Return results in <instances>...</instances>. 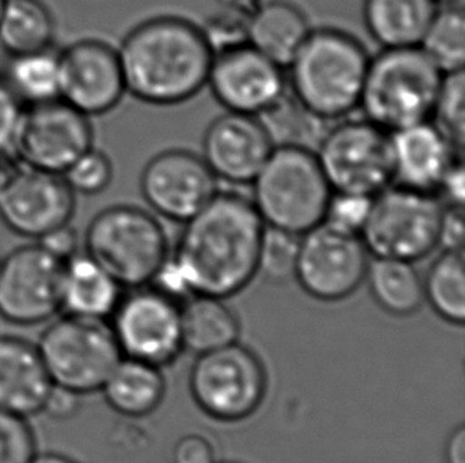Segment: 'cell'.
<instances>
[{
	"label": "cell",
	"mask_w": 465,
	"mask_h": 463,
	"mask_svg": "<svg viewBox=\"0 0 465 463\" xmlns=\"http://www.w3.org/2000/svg\"><path fill=\"white\" fill-rule=\"evenodd\" d=\"M183 224L169 257L189 295L229 299L258 276L265 224L252 201L235 192H218Z\"/></svg>",
	"instance_id": "1"
},
{
	"label": "cell",
	"mask_w": 465,
	"mask_h": 463,
	"mask_svg": "<svg viewBox=\"0 0 465 463\" xmlns=\"http://www.w3.org/2000/svg\"><path fill=\"white\" fill-rule=\"evenodd\" d=\"M118 56L126 94L148 105L172 107L207 86L214 51L199 25L157 16L127 34Z\"/></svg>",
	"instance_id": "2"
},
{
	"label": "cell",
	"mask_w": 465,
	"mask_h": 463,
	"mask_svg": "<svg viewBox=\"0 0 465 463\" xmlns=\"http://www.w3.org/2000/svg\"><path fill=\"white\" fill-rule=\"evenodd\" d=\"M371 57L358 38L339 29H312L290 64L291 94L312 113L335 121L359 108Z\"/></svg>",
	"instance_id": "3"
},
{
	"label": "cell",
	"mask_w": 465,
	"mask_h": 463,
	"mask_svg": "<svg viewBox=\"0 0 465 463\" xmlns=\"http://www.w3.org/2000/svg\"><path fill=\"white\" fill-rule=\"evenodd\" d=\"M445 74L420 46L388 48L371 59L359 108L386 132L432 121Z\"/></svg>",
	"instance_id": "4"
},
{
	"label": "cell",
	"mask_w": 465,
	"mask_h": 463,
	"mask_svg": "<svg viewBox=\"0 0 465 463\" xmlns=\"http://www.w3.org/2000/svg\"><path fill=\"white\" fill-rule=\"evenodd\" d=\"M252 205L267 227L303 235L326 218L332 189L313 151L280 146L252 182Z\"/></svg>",
	"instance_id": "5"
},
{
	"label": "cell",
	"mask_w": 465,
	"mask_h": 463,
	"mask_svg": "<svg viewBox=\"0 0 465 463\" xmlns=\"http://www.w3.org/2000/svg\"><path fill=\"white\" fill-rule=\"evenodd\" d=\"M82 250L124 289L152 284L170 256L161 222L133 205H114L95 214L84 232Z\"/></svg>",
	"instance_id": "6"
},
{
	"label": "cell",
	"mask_w": 465,
	"mask_h": 463,
	"mask_svg": "<svg viewBox=\"0 0 465 463\" xmlns=\"http://www.w3.org/2000/svg\"><path fill=\"white\" fill-rule=\"evenodd\" d=\"M443 212L434 192L391 184L373 197L359 237L375 259L415 263L439 248Z\"/></svg>",
	"instance_id": "7"
},
{
	"label": "cell",
	"mask_w": 465,
	"mask_h": 463,
	"mask_svg": "<svg viewBox=\"0 0 465 463\" xmlns=\"http://www.w3.org/2000/svg\"><path fill=\"white\" fill-rule=\"evenodd\" d=\"M37 348L53 384L82 397L101 392L123 359L108 320L64 313L46 322Z\"/></svg>",
	"instance_id": "8"
},
{
	"label": "cell",
	"mask_w": 465,
	"mask_h": 463,
	"mask_svg": "<svg viewBox=\"0 0 465 463\" xmlns=\"http://www.w3.org/2000/svg\"><path fill=\"white\" fill-rule=\"evenodd\" d=\"M269 378L254 350L235 341L197 354L189 371V392L197 408L220 422H240L258 411Z\"/></svg>",
	"instance_id": "9"
},
{
	"label": "cell",
	"mask_w": 465,
	"mask_h": 463,
	"mask_svg": "<svg viewBox=\"0 0 465 463\" xmlns=\"http://www.w3.org/2000/svg\"><path fill=\"white\" fill-rule=\"evenodd\" d=\"M314 154L332 192L375 197L394 182L391 133L367 119L329 127Z\"/></svg>",
	"instance_id": "10"
},
{
	"label": "cell",
	"mask_w": 465,
	"mask_h": 463,
	"mask_svg": "<svg viewBox=\"0 0 465 463\" xmlns=\"http://www.w3.org/2000/svg\"><path fill=\"white\" fill-rule=\"evenodd\" d=\"M369 256L358 233L322 221L301 235L294 280L314 300H345L365 281Z\"/></svg>",
	"instance_id": "11"
},
{
	"label": "cell",
	"mask_w": 465,
	"mask_h": 463,
	"mask_svg": "<svg viewBox=\"0 0 465 463\" xmlns=\"http://www.w3.org/2000/svg\"><path fill=\"white\" fill-rule=\"evenodd\" d=\"M108 322L124 357L163 369L184 350L178 301L152 284L123 294Z\"/></svg>",
	"instance_id": "12"
},
{
	"label": "cell",
	"mask_w": 465,
	"mask_h": 463,
	"mask_svg": "<svg viewBox=\"0 0 465 463\" xmlns=\"http://www.w3.org/2000/svg\"><path fill=\"white\" fill-rule=\"evenodd\" d=\"M93 146L91 118L57 99L25 108L13 151L25 167L63 175Z\"/></svg>",
	"instance_id": "13"
},
{
	"label": "cell",
	"mask_w": 465,
	"mask_h": 463,
	"mask_svg": "<svg viewBox=\"0 0 465 463\" xmlns=\"http://www.w3.org/2000/svg\"><path fill=\"white\" fill-rule=\"evenodd\" d=\"M59 262L37 243L25 244L2 259L0 318L13 326H42L61 313Z\"/></svg>",
	"instance_id": "14"
},
{
	"label": "cell",
	"mask_w": 465,
	"mask_h": 463,
	"mask_svg": "<svg viewBox=\"0 0 465 463\" xmlns=\"http://www.w3.org/2000/svg\"><path fill=\"white\" fill-rule=\"evenodd\" d=\"M59 99L88 118L107 114L126 94L118 50L97 38H83L57 51Z\"/></svg>",
	"instance_id": "15"
},
{
	"label": "cell",
	"mask_w": 465,
	"mask_h": 463,
	"mask_svg": "<svg viewBox=\"0 0 465 463\" xmlns=\"http://www.w3.org/2000/svg\"><path fill=\"white\" fill-rule=\"evenodd\" d=\"M76 210V194L63 175L25 167L0 186V221L19 237L37 240L67 224Z\"/></svg>",
	"instance_id": "16"
},
{
	"label": "cell",
	"mask_w": 465,
	"mask_h": 463,
	"mask_svg": "<svg viewBox=\"0 0 465 463\" xmlns=\"http://www.w3.org/2000/svg\"><path fill=\"white\" fill-rule=\"evenodd\" d=\"M140 192L154 213L183 224L218 194V178L202 156L186 150L163 151L146 163Z\"/></svg>",
	"instance_id": "17"
},
{
	"label": "cell",
	"mask_w": 465,
	"mask_h": 463,
	"mask_svg": "<svg viewBox=\"0 0 465 463\" xmlns=\"http://www.w3.org/2000/svg\"><path fill=\"white\" fill-rule=\"evenodd\" d=\"M207 86L226 112L259 116L288 91L284 69L242 44L214 53Z\"/></svg>",
	"instance_id": "18"
},
{
	"label": "cell",
	"mask_w": 465,
	"mask_h": 463,
	"mask_svg": "<svg viewBox=\"0 0 465 463\" xmlns=\"http://www.w3.org/2000/svg\"><path fill=\"white\" fill-rule=\"evenodd\" d=\"M273 151L258 116L226 112L208 125L202 142V159L218 180L252 184Z\"/></svg>",
	"instance_id": "19"
},
{
	"label": "cell",
	"mask_w": 465,
	"mask_h": 463,
	"mask_svg": "<svg viewBox=\"0 0 465 463\" xmlns=\"http://www.w3.org/2000/svg\"><path fill=\"white\" fill-rule=\"evenodd\" d=\"M391 150L394 182L434 194L448 170L460 159V151L432 121L392 132Z\"/></svg>",
	"instance_id": "20"
},
{
	"label": "cell",
	"mask_w": 465,
	"mask_h": 463,
	"mask_svg": "<svg viewBox=\"0 0 465 463\" xmlns=\"http://www.w3.org/2000/svg\"><path fill=\"white\" fill-rule=\"evenodd\" d=\"M51 388L37 345L13 335L0 337V409L31 419L42 414Z\"/></svg>",
	"instance_id": "21"
},
{
	"label": "cell",
	"mask_w": 465,
	"mask_h": 463,
	"mask_svg": "<svg viewBox=\"0 0 465 463\" xmlns=\"http://www.w3.org/2000/svg\"><path fill=\"white\" fill-rule=\"evenodd\" d=\"M124 288L84 251L63 262L61 271V313L110 320L120 303Z\"/></svg>",
	"instance_id": "22"
},
{
	"label": "cell",
	"mask_w": 465,
	"mask_h": 463,
	"mask_svg": "<svg viewBox=\"0 0 465 463\" xmlns=\"http://www.w3.org/2000/svg\"><path fill=\"white\" fill-rule=\"evenodd\" d=\"M310 32L309 19L299 6L286 0H269L248 19L246 44L286 70Z\"/></svg>",
	"instance_id": "23"
},
{
	"label": "cell",
	"mask_w": 465,
	"mask_h": 463,
	"mask_svg": "<svg viewBox=\"0 0 465 463\" xmlns=\"http://www.w3.org/2000/svg\"><path fill=\"white\" fill-rule=\"evenodd\" d=\"M439 5L435 0H364L365 29L388 48L420 46Z\"/></svg>",
	"instance_id": "24"
},
{
	"label": "cell",
	"mask_w": 465,
	"mask_h": 463,
	"mask_svg": "<svg viewBox=\"0 0 465 463\" xmlns=\"http://www.w3.org/2000/svg\"><path fill=\"white\" fill-rule=\"evenodd\" d=\"M108 407L124 418L140 419L154 413L165 395L163 369L124 357L101 389Z\"/></svg>",
	"instance_id": "25"
},
{
	"label": "cell",
	"mask_w": 465,
	"mask_h": 463,
	"mask_svg": "<svg viewBox=\"0 0 465 463\" xmlns=\"http://www.w3.org/2000/svg\"><path fill=\"white\" fill-rule=\"evenodd\" d=\"M180 313L184 350L203 354L239 341V318L226 299L191 295Z\"/></svg>",
	"instance_id": "26"
},
{
	"label": "cell",
	"mask_w": 465,
	"mask_h": 463,
	"mask_svg": "<svg viewBox=\"0 0 465 463\" xmlns=\"http://www.w3.org/2000/svg\"><path fill=\"white\" fill-rule=\"evenodd\" d=\"M56 19L42 0H5L0 13V46L8 56L54 46Z\"/></svg>",
	"instance_id": "27"
},
{
	"label": "cell",
	"mask_w": 465,
	"mask_h": 463,
	"mask_svg": "<svg viewBox=\"0 0 465 463\" xmlns=\"http://www.w3.org/2000/svg\"><path fill=\"white\" fill-rule=\"evenodd\" d=\"M365 280L380 308L392 316L415 314L424 305L422 276L415 263L397 259H375L369 263Z\"/></svg>",
	"instance_id": "28"
},
{
	"label": "cell",
	"mask_w": 465,
	"mask_h": 463,
	"mask_svg": "<svg viewBox=\"0 0 465 463\" xmlns=\"http://www.w3.org/2000/svg\"><path fill=\"white\" fill-rule=\"evenodd\" d=\"M4 82L25 107L59 99V54L54 48L10 56Z\"/></svg>",
	"instance_id": "29"
},
{
	"label": "cell",
	"mask_w": 465,
	"mask_h": 463,
	"mask_svg": "<svg viewBox=\"0 0 465 463\" xmlns=\"http://www.w3.org/2000/svg\"><path fill=\"white\" fill-rule=\"evenodd\" d=\"M273 148L296 146L316 151L326 135V119L320 118L303 107L292 94H286L258 116Z\"/></svg>",
	"instance_id": "30"
},
{
	"label": "cell",
	"mask_w": 465,
	"mask_h": 463,
	"mask_svg": "<svg viewBox=\"0 0 465 463\" xmlns=\"http://www.w3.org/2000/svg\"><path fill=\"white\" fill-rule=\"evenodd\" d=\"M424 301L440 320L453 326L465 322V262L462 251H441L422 278Z\"/></svg>",
	"instance_id": "31"
},
{
	"label": "cell",
	"mask_w": 465,
	"mask_h": 463,
	"mask_svg": "<svg viewBox=\"0 0 465 463\" xmlns=\"http://www.w3.org/2000/svg\"><path fill=\"white\" fill-rule=\"evenodd\" d=\"M420 48L443 74L464 70V12L453 5H447L441 10L439 8L422 37Z\"/></svg>",
	"instance_id": "32"
},
{
	"label": "cell",
	"mask_w": 465,
	"mask_h": 463,
	"mask_svg": "<svg viewBox=\"0 0 465 463\" xmlns=\"http://www.w3.org/2000/svg\"><path fill=\"white\" fill-rule=\"evenodd\" d=\"M301 235L265 226L259 250L258 275L272 282L294 280Z\"/></svg>",
	"instance_id": "33"
},
{
	"label": "cell",
	"mask_w": 465,
	"mask_h": 463,
	"mask_svg": "<svg viewBox=\"0 0 465 463\" xmlns=\"http://www.w3.org/2000/svg\"><path fill=\"white\" fill-rule=\"evenodd\" d=\"M432 123L447 135L448 140L458 150H462L465 137L464 70L445 74L443 76Z\"/></svg>",
	"instance_id": "34"
},
{
	"label": "cell",
	"mask_w": 465,
	"mask_h": 463,
	"mask_svg": "<svg viewBox=\"0 0 465 463\" xmlns=\"http://www.w3.org/2000/svg\"><path fill=\"white\" fill-rule=\"evenodd\" d=\"M63 178L75 194H101L114 180V163L104 151L93 146L70 163Z\"/></svg>",
	"instance_id": "35"
},
{
	"label": "cell",
	"mask_w": 465,
	"mask_h": 463,
	"mask_svg": "<svg viewBox=\"0 0 465 463\" xmlns=\"http://www.w3.org/2000/svg\"><path fill=\"white\" fill-rule=\"evenodd\" d=\"M37 452L29 419L0 409V463H29Z\"/></svg>",
	"instance_id": "36"
},
{
	"label": "cell",
	"mask_w": 465,
	"mask_h": 463,
	"mask_svg": "<svg viewBox=\"0 0 465 463\" xmlns=\"http://www.w3.org/2000/svg\"><path fill=\"white\" fill-rule=\"evenodd\" d=\"M371 202L373 197L369 195L332 192L324 221L359 235L371 213Z\"/></svg>",
	"instance_id": "37"
},
{
	"label": "cell",
	"mask_w": 465,
	"mask_h": 463,
	"mask_svg": "<svg viewBox=\"0 0 465 463\" xmlns=\"http://www.w3.org/2000/svg\"><path fill=\"white\" fill-rule=\"evenodd\" d=\"M25 108L0 76V156L6 153H15L13 146L18 135Z\"/></svg>",
	"instance_id": "38"
},
{
	"label": "cell",
	"mask_w": 465,
	"mask_h": 463,
	"mask_svg": "<svg viewBox=\"0 0 465 463\" xmlns=\"http://www.w3.org/2000/svg\"><path fill=\"white\" fill-rule=\"evenodd\" d=\"M35 243L45 252H48L51 257L57 259L59 262H65L67 259L75 256L76 252L82 251L80 233L70 222L46 232L42 237L35 240Z\"/></svg>",
	"instance_id": "39"
},
{
	"label": "cell",
	"mask_w": 465,
	"mask_h": 463,
	"mask_svg": "<svg viewBox=\"0 0 465 463\" xmlns=\"http://www.w3.org/2000/svg\"><path fill=\"white\" fill-rule=\"evenodd\" d=\"M216 451L207 437L189 433L176 441L172 451V463H214Z\"/></svg>",
	"instance_id": "40"
},
{
	"label": "cell",
	"mask_w": 465,
	"mask_h": 463,
	"mask_svg": "<svg viewBox=\"0 0 465 463\" xmlns=\"http://www.w3.org/2000/svg\"><path fill=\"white\" fill-rule=\"evenodd\" d=\"M82 399V395L53 384L50 394L45 400L42 414L51 420H70L80 411Z\"/></svg>",
	"instance_id": "41"
},
{
	"label": "cell",
	"mask_w": 465,
	"mask_h": 463,
	"mask_svg": "<svg viewBox=\"0 0 465 463\" xmlns=\"http://www.w3.org/2000/svg\"><path fill=\"white\" fill-rule=\"evenodd\" d=\"M464 232V208L445 207L439 233V248L441 251H462Z\"/></svg>",
	"instance_id": "42"
},
{
	"label": "cell",
	"mask_w": 465,
	"mask_h": 463,
	"mask_svg": "<svg viewBox=\"0 0 465 463\" xmlns=\"http://www.w3.org/2000/svg\"><path fill=\"white\" fill-rule=\"evenodd\" d=\"M437 195L440 197L445 207L464 208L465 201V175L462 161L458 159L443 176L440 186L437 189Z\"/></svg>",
	"instance_id": "43"
},
{
	"label": "cell",
	"mask_w": 465,
	"mask_h": 463,
	"mask_svg": "<svg viewBox=\"0 0 465 463\" xmlns=\"http://www.w3.org/2000/svg\"><path fill=\"white\" fill-rule=\"evenodd\" d=\"M445 460L447 463H465V427L454 429L448 437L445 446Z\"/></svg>",
	"instance_id": "44"
},
{
	"label": "cell",
	"mask_w": 465,
	"mask_h": 463,
	"mask_svg": "<svg viewBox=\"0 0 465 463\" xmlns=\"http://www.w3.org/2000/svg\"><path fill=\"white\" fill-rule=\"evenodd\" d=\"M220 4L223 12L232 13L248 21L262 2L261 0H220Z\"/></svg>",
	"instance_id": "45"
},
{
	"label": "cell",
	"mask_w": 465,
	"mask_h": 463,
	"mask_svg": "<svg viewBox=\"0 0 465 463\" xmlns=\"http://www.w3.org/2000/svg\"><path fill=\"white\" fill-rule=\"evenodd\" d=\"M29 463H84L78 458L63 454V452L48 451L37 452Z\"/></svg>",
	"instance_id": "46"
},
{
	"label": "cell",
	"mask_w": 465,
	"mask_h": 463,
	"mask_svg": "<svg viewBox=\"0 0 465 463\" xmlns=\"http://www.w3.org/2000/svg\"><path fill=\"white\" fill-rule=\"evenodd\" d=\"M456 2H460V0H435V4L437 5H453Z\"/></svg>",
	"instance_id": "47"
},
{
	"label": "cell",
	"mask_w": 465,
	"mask_h": 463,
	"mask_svg": "<svg viewBox=\"0 0 465 463\" xmlns=\"http://www.w3.org/2000/svg\"><path fill=\"white\" fill-rule=\"evenodd\" d=\"M4 4H5V0H0V13H2V8H4Z\"/></svg>",
	"instance_id": "48"
},
{
	"label": "cell",
	"mask_w": 465,
	"mask_h": 463,
	"mask_svg": "<svg viewBox=\"0 0 465 463\" xmlns=\"http://www.w3.org/2000/svg\"><path fill=\"white\" fill-rule=\"evenodd\" d=\"M214 463H240V462H229V460H226V462H218V460H216V462Z\"/></svg>",
	"instance_id": "49"
},
{
	"label": "cell",
	"mask_w": 465,
	"mask_h": 463,
	"mask_svg": "<svg viewBox=\"0 0 465 463\" xmlns=\"http://www.w3.org/2000/svg\"><path fill=\"white\" fill-rule=\"evenodd\" d=\"M0 267H2V257H0Z\"/></svg>",
	"instance_id": "50"
}]
</instances>
